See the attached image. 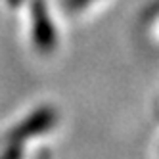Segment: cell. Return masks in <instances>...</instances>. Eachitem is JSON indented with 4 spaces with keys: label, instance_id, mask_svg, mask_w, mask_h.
Wrapping results in <instances>:
<instances>
[{
    "label": "cell",
    "instance_id": "6da1fadb",
    "mask_svg": "<svg viewBox=\"0 0 159 159\" xmlns=\"http://www.w3.org/2000/svg\"><path fill=\"white\" fill-rule=\"evenodd\" d=\"M56 123H58V111L52 106H42V107L35 109L31 115H27L21 123H17L12 130H8L2 142L23 144L25 140H31L35 136L48 132L50 129L56 127Z\"/></svg>",
    "mask_w": 159,
    "mask_h": 159
},
{
    "label": "cell",
    "instance_id": "277c9868",
    "mask_svg": "<svg viewBox=\"0 0 159 159\" xmlns=\"http://www.w3.org/2000/svg\"><path fill=\"white\" fill-rule=\"evenodd\" d=\"M90 2H94V0H61V6L69 14H75V12H81L83 8H86Z\"/></svg>",
    "mask_w": 159,
    "mask_h": 159
},
{
    "label": "cell",
    "instance_id": "8992f818",
    "mask_svg": "<svg viewBox=\"0 0 159 159\" xmlns=\"http://www.w3.org/2000/svg\"><path fill=\"white\" fill-rule=\"evenodd\" d=\"M21 2H23V0H8V4L12 6V8H17V6L21 4Z\"/></svg>",
    "mask_w": 159,
    "mask_h": 159
},
{
    "label": "cell",
    "instance_id": "7a4b0ae2",
    "mask_svg": "<svg viewBox=\"0 0 159 159\" xmlns=\"http://www.w3.org/2000/svg\"><path fill=\"white\" fill-rule=\"evenodd\" d=\"M31 19H33V42L39 52L48 54L58 44L54 23L48 14V6L44 0H33L31 2Z\"/></svg>",
    "mask_w": 159,
    "mask_h": 159
},
{
    "label": "cell",
    "instance_id": "5b68a950",
    "mask_svg": "<svg viewBox=\"0 0 159 159\" xmlns=\"http://www.w3.org/2000/svg\"><path fill=\"white\" fill-rule=\"evenodd\" d=\"M35 159H52V155H50V152L46 150V148H44V150H40V152H39V155H37Z\"/></svg>",
    "mask_w": 159,
    "mask_h": 159
},
{
    "label": "cell",
    "instance_id": "3957f363",
    "mask_svg": "<svg viewBox=\"0 0 159 159\" xmlns=\"http://www.w3.org/2000/svg\"><path fill=\"white\" fill-rule=\"evenodd\" d=\"M4 148L0 152V159H23V144L2 142Z\"/></svg>",
    "mask_w": 159,
    "mask_h": 159
}]
</instances>
